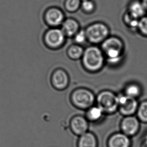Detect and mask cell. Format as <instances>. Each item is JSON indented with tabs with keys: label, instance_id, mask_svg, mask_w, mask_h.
Segmentation results:
<instances>
[{
	"label": "cell",
	"instance_id": "cell-1",
	"mask_svg": "<svg viewBox=\"0 0 147 147\" xmlns=\"http://www.w3.org/2000/svg\"><path fill=\"white\" fill-rule=\"evenodd\" d=\"M104 53L97 47L93 45L84 49L82 63L84 68L88 71H99L104 65Z\"/></svg>",
	"mask_w": 147,
	"mask_h": 147
},
{
	"label": "cell",
	"instance_id": "cell-2",
	"mask_svg": "<svg viewBox=\"0 0 147 147\" xmlns=\"http://www.w3.org/2000/svg\"><path fill=\"white\" fill-rule=\"evenodd\" d=\"M101 49L109 63L117 64L122 59L124 44L119 37H108L102 42Z\"/></svg>",
	"mask_w": 147,
	"mask_h": 147
},
{
	"label": "cell",
	"instance_id": "cell-3",
	"mask_svg": "<svg viewBox=\"0 0 147 147\" xmlns=\"http://www.w3.org/2000/svg\"><path fill=\"white\" fill-rule=\"evenodd\" d=\"M69 99L71 104L76 108L87 109L91 107L95 101L94 94L85 88H77L73 91Z\"/></svg>",
	"mask_w": 147,
	"mask_h": 147
},
{
	"label": "cell",
	"instance_id": "cell-4",
	"mask_svg": "<svg viewBox=\"0 0 147 147\" xmlns=\"http://www.w3.org/2000/svg\"><path fill=\"white\" fill-rule=\"evenodd\" d=\"M61 27L49 28L43 35V42L46 47L51 50L61 49L65 45L67 39Z\"/></svg>",
	"mask_w": 147,
	"mask_h": 147
},
{
	"label": "cell",
	"instance_id": "cell-5",
	"mask_svg": "<svg viewBox=\"0 0 147 147\" xmlns=\"http://www.w3.org/2000/svg\"><path fill=\"white\" fill-rule=\"evenodd\" d=\"M87 40L93 44L102 43L108 37L109 30L106 25L96 22L89 25L85 30Z\"/></svg>",
	"mask_w": 147,
	"mask_h": 147
},
{
	"label": "cell",
	"instance_id": "cell-6",
	"mask_svg": "<svg viewBox=\"0 0 147 147\" xmlns=\"http://www.w3.org/2000/svg\"><path fill=\"white\" fill-rule=\"evenodd\" d=\"M96 101L104 113H112L119 108L118 96L110 91H104L98 94Z\"/></svg>",
	"mask_w": 147,
	"mask_h": 147
},
{
	"label": "cell",
	"instance_id": "cell-7",
	"mask_svg": "<svg viewBox=\"0 0 147 147\" xmlns=\"http://www.w3.org/2000/svg\"><path fill=\"white\" fill-rule=\"evenodd\" d=\"M43 20L49 28H57L61 26L65 19V14L61 9L52 6L45 10Z\"/></svg>",
	"mask_w": 147,
	"mask_h": 147
},
{
	"label": "cell",
	"instance_id": "cell-8",
	"mask_svg": "<svg viewBox=\"0 0 147 147\" xmlns=\"http://www.w3.org/2000/svg\"><path fill=\"white\" fill-rule=\"evenodd\" d=\"M69 76L65 69L57 67L52 71L50 82L52 87L59 91L65 90L69 84Z\"/></svg>",
	"mask_w": 147,
	"mask_h": 147
},
{
	"label": "cell",
	"instance_id": "cell-9",
	"mask_svg": "<svg viewBox=\"0 0 147 147\" xmlns=\"http://www.w3.org/2000/svg\"><path fill=\"white\" fill-rule=\"evenodd\" d=\"M119 108L122 115L126 117L131 116L137 112L138 103L136 98L125 95L118 96Z\"/></svg>",
	"mask_w": 147,
	"mask_h": 147
},
{
	"label": "cell",
	"instance_id": "cell-10",
	"mask_svg": "<svg viewBox=\"0 0 147 147\" xmlns=\"http://www.w3.org/2000/svg\"><path fill=\"white\" fill-rule=\"evenodd\" d=\"M69 128L74 135L79 136L83 135L88 130L87 119L81 115H75L70 120Z\"/></svg>",
	"mask_w": 147,
	"mask_h": 147
},
{
	"label": "cell",
	"instance_id": "cell-11",
	"mask_svg": "<svg viewBox=\"0 0 147 147\" xmlns=\"http://www.w3.org/2000/svg\"><path fill=\"white\" fill-rule=\"evenodd\" d=\"M139 119L133 115L125 117L121 123L123 133L129 137L136 135L139 131Z\"/></svg>",
	"mask_w": 147,
	"mask_h": 147
},
{
	"label": "cell",
	"instance_id": "cell-12",
	"mask_svg": "<svg viewBox=\"0 0 147 147\" xmlns=\"http://www.w3.org/2000/svg\"><path fill=\"white\" fill-rule=\"evenodd\" d=\"M65 36L67 37H73L80 30V25L78 21L72 18H65L61 26Z\"/></svg>",
	"mask_w": 147,
	"mask_h": 147
},
{
	"label": "cell",
	"instance_id": "cell-13",
	"mask_svg": "<svg viewBox=\"0 0 147 147\" xmlns=\"http://www.w3.org/2000/svg\"><path fill=\"white\" fill-rule=\"evenodd\" d=\"M131 140L123 133H117L108 140V147H130Z\"/></svg>",
	"mask_w": 147,
	"mask_h": 147
},
{
	"label": "cell",
	"instance_id": "cell-14",
	"mask_svg": "<svg viewBox=\"0 0 147 147\" xmlns=\"http://www.w3.org/2000/svg\"><path fill=\"white\" fill-rule=\"evenodd\" d=\"M147 11L140 1L135 0L130 3L128 8L127 13L134 18L138 20L145 16Z\"/></svg>",
	"mask_w": 147,
	"mask_h": 147
},
{
	"label": "cell",
	"instance_id": "cell-15",
	"mask_svg": "<svg viewBox=\"0 0 147 147\" xmlns=\"http://www.w3.org/2000/svg\"><path fill=\"white\" fill-rule=\"evenodd\" d=\"M98 143L96 137L90 132L80 136L77 143L78 147H97Z\"/></svg>",
	"mask_w": 147,
	"mask_h": 147
},
{
	"label": "cell",
	"instance_id": "cell-16",
	"mask_svg": "<svg viewBox=\"0 0 147 147\" xmlns=\"http://www.w3.org/2000/svg\"><path fill=\"white\" fill-rule=\"evenodd\" d=\"M84 51V49L81 45L75 43L68 47L67 55L70 59L75 61L82 59Z\"/></svg>",
	"mask_w": 147,
	"mask_h": 147
},
{
	"label": "cell",
	"instance_id": "cell-17",
	"mask_svg": "<svg viewBox=\"0 0 147 147\" xmlns=\"http://www.w3.org/2000/svg\"><path fill=\"white\" fill-rule=\"evenodd\" d=\"M104 111L99 106H92L89 108L88 111L86 113L87 119L92 121L99 120L102 117Z\"/></svg>",
	"mask_w": 147,
	"mask_h": 147
},
{
	"label": "cell",
	"instance_id": "cell-18",
	"mask_svg": "<svg viewBox=\"0 0 147 147\" xmlns=\"http://www.w3.org/2000/svg\"><path fill=\"white\" fill-rule=\"evenodd\" d=\"M81 0H65L64 8L69 12H75L81 7Z\"/></svg>",
	"mask_w": 147,
	"mask_h": 147
},
{
	"label": "cell",
	"instance_id": "cell-19",
	"mask_svg": "<svg viewBox=\"0 0 147 147\" xmlns=\"http://www.w3.org/2000/svg\"><path fill=\"white\" fill-rule=\"evenodd\" d=\"M125 95L136 99L141 94V88L137 84H130L127 87L125 90Z\"/></svg>",
	"mask_w": 147,
	"mask_h": 147
},
{
	"label": "cell",
	"instance_id": "cell-20",
	"mask_svg": "<svg viewBox=\"0 0 147 147\" xmlns=\"http://www.w3.org/2000/svg\"><path fill=\"white\" fill-rule=\"evenodd\" d=\"M137 112L139 120L144 123H147V101L142 102L138 106Z\"/></svg>",
	"mask_w": 147,
	"mask_h": 147
},
{
	"label": "cell",
	"instance_id": "cell-21",
	"mask_svg": "<svg viewBox=\"0 0 147 147\" xmlns=\"http://www.w3.org/2000/svg\"><path fill=\"white\" fill-rule=\"evenodd\" d=\"M80 8L82 9L84 12L90 13L94 10L95 6L92 0H85L82 1Z\"/></svg>",
	"mask_w": 147,
	"mask_h": 147
},
{
	"label": "cell",
	"instance_id": "cell-22",
	"mask_svg": "<svg viewBox=\"0 0 147 147\" xmlns=\"http://www.w3.org/2000/svg\"><path fill=\"white\" fill-rule=\"evenodd\" d=\"M75 44L81 45L87 40L86 32L85 30L80 29L73 37Z\"/></svg>",
	"mask_w": 147,
	"mask_h": 147
},
{
	"label": "cell",
	"instance_id": "cell-23",
	"mask_svg": "<svg viewBox=\"0 0 147 147\" xmlns=\"http://www.w3.org/2000/svg\"><path fill=\"white\" fill-rule=\"evenodd\" d=\"M138 29L142 34L147 36V16H144L139 19Z\"/></svg>",
	"mask_w": 147,
	"mask_h": 147
},
{
	"label": "cell",
	"instance_id": "cell-24",
	"mask_svg": "<svg viewBox=\"0 0 147 147\" xmlns=\"http://www.w3.org/2000/svg\"><path fill=\"white\" fill-rule=\"evenodd\" d=\"M125 22L129 26L131 27V28H138V25L139 23V20L134 18L131 16L128 13H127L125 17Z\"/></svg>",
	"mask_w": 147,
	"mask_h": 147
},
{
	"label": "cell",
	"instance_id": "cell-25",
	"mask_svg": "<svg viewBox=\"0 0 147 147\" xmlns=\"http://www.w3.org/2000/svg\"><path fill=\"white\" fill-rule=\"evenodd\" d=\"M141 2L143 3L144 6L147 11V0H142Z\"/></svg>",
	"mask_w": 147,
	"mask_h": 147
},
{
	"label": "cell",
	"instance_id": "cell-26",
	"mask_svg": "<svg viewBox=\"0 0 147 147\" xmlns=\"http://www.w3.org/2000/svg\"><path fill=\"white\" fill-rule=\"evenodd\" d=\"M146 145H147V140H146Z\"/></svg>",
	"mask_w": 147,
	"mask_h": 147
},
{
	"label": "cell",
	"instance_id": "cell-27",
	"mask_svg": "<svg viewBox=\"0 0 147 147\" xmlns=\"http://www.w3.org/2000/svg\"><path fill=\"white\" fill-rule=\"evenodd\" d=\"M85 1V0H81V1Z\"/></svg>",
	"mask_w": 147,
	"mask_h": 147
}]
</instances>
